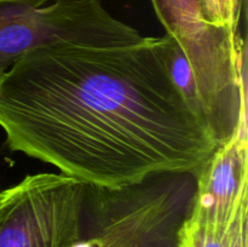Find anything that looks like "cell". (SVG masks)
Instances as JSON below:
<instances>
[{"mask_svg":"<svg viewBox=\"0 0 248 247\" xmlns=\"http://www.w3.org/2000/svg\"><path fill=\"white\" fill-rule=\"evenodd\" d=\"M0 128L9 149L102 188L195 173L218 147L172 77L166 35L29 51L0 74Z\"/></svg>","mask_w":248,"mask_h":247,"instance_id":"1","label":"cell"},{"mask_svg":"<svg viewBox=\"0 0 248 247\" xmlns=\"http://www.w3.org/2000/svg\"><path fill=\"white\" fill-rule=\"evenodd\" d=\"M195 193L194 172H167L123 188L87 184L80 236L70 247H176Z\"/></svg>","mask_w":248,"mask_h":247,"instance_id":"2","label":"cell"},{"mask_svg":"<svg viewBox=\"0 0 248 247\" xmlns=\"http://www.w3.org/2000/svg\"><path fill=\"white\" fill-rule=\"evenodd\" d=\"M114 17L103 0H52L44 4H0V74L21 56L56 43L111 45L142 39Z\"/></svg>","mask_w":248,"mask_h":247,"instance_id":"3","label":"cell"},{"mask_svg":"<svg viewBox=\"0 0 248 247\" xmlns=\"http://www.w3.org/2000/svg\"><path fill=\"white\" fill-rule=\"evenodd\" d=\"M86 188L62 173H36L0 191V247L73 246Z\"/></svg>","mask_w":248,"mask_h":247,"instance_id":"4","label":"cell"},{"mask_svg":"<svg viewBox=\"0 0 248 247\" xmlns=\"http://www.w3.org/2000/svg\"><path fill=\"white\" fill-rule=\"evenodd\" d=\"M196 193L190 217L229 222L248 205L247 123L195 172Z\"/></svg>","mask_w":248,"mask_h":247,"instance_id":"5","label":"cell"},{"mask_svg":"<svg viewBox=\"0 0 248 247\" xmlns=\"http://www.w3.org/2000/svg\"><path fill=\"white\" fill-rule=\"evenodd\" d=\"M248 207L229 222L191 218L184 222L176 247H247Z\"/></svg>","mask_w":248,"mask_h":247,"instance_id":"6","label":"cell"},{"mask_svg":"<svg viewBox=\"0 0 248 247\" xmlns=\"http://www.w3.org/2000/svg\"><path fill=\"white\" fill-rule=\"evenodd\" d=\"M245 0H201L202 16L210 24L240 33Z\"/></svg>","mask_w":248,"mask_h":247,"instance_id":"7","label":"cell"},{"mask_svg":"<svg viewBox=\"0 0 248 247\" xmlns=\"http://www.w3.org/2000/svg\"><path fill=\"white\" fill-rule=\"evenodd\" d=\"M52 0H0V4H44Z\"/></svg>","mask_w":248,"mask_h":247,"instance_id":"8","label":"cell"}]
</instances>
